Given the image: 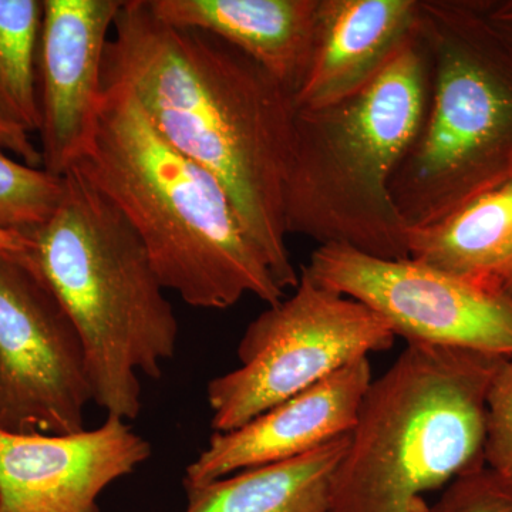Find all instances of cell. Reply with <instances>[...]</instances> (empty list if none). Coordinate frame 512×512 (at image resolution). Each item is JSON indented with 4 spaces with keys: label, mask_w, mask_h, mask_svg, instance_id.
Wrapping results in <instances>:
<instances>
[{
    "label": "cell",
    "mask_w": 512,
    "mask_h": 512,
    "mask_svg": "<svg viewBox=\"0 0 512 512\" xmlns=\"http://www.w3.org/2000/svg\"><path fill=\"white\" fill-rule=\"evenodd\" d=\"M113 30L103 87H127L158 134L224 185L275 281L295 289L285 224L295 96L220 37L158 19L148 0H124Z\"/></svg>",
    "instance_id": "cell-1"
},
{
    "label": "cell",
    "mask_w": 512,
    "mask_h": 512,
    "mask_svg": "<svg viewBox=\"0 0 512 512\" xmlns=\"http://www.w3.org/2000/svg\"><path fill=\"white\" fill-rule=\"evenodd\" d=\"M73 171L126 218L161 285L187 305L285 298L224 185L158 134L127 87L104 86L92 144Z\"/></svg>",
    "instance_id": "cell-2"
},
{
    "label": "cell",
    "mask_w": 512,
    "mask_h": 512,
    "mask_svg": "<svg viewBox=\"0 0 512 512\" xmlns=\"http://www.w3.org/2000/svg\"><path fill=\"white\" fill-rule=\"evenodd\" d=\"M429 49L414 33L372 82L345 99L296 111L285 188L288 235L409 258L390 185L419 134L430 93Z\"/></svg>",
    "instance_id": "cell-3"
},
{
    "label": "cell",
    "mask_w": 512,
    "mask_h": 512,
    "mask_svg": "<svg viewBox=\"0 0 512 512\" xmlns=\"http://www.w3.org/2000/svg\"><path fill=\"white\" fill-rule=\"evenodd\" d=\"M64 181L59 208L26 235L23 255L82 338L93 402L107 416L136 420L138 373L161 379L177 350V318L126 218L76 171Z\"/></svg>",
    "instance_id": "cell-4"
},
{
    "label": "cell",
    "mask_w": 512,
    "mask_h": 512,
    "mask_svg": "<svg viewBox=\"0 0 512 512\" xmlns=\"http://www.w3.org/2000/svg\"><path fill=\"white\" fill-rule=\"evenodd\" d=\"M507 359L407 343L367 389L329 512H429L424 494L484 467L488 393Z\"/></svg>",
    "instance_id": "cell-5"
},
{
    "label": "cell",
    "mask_w": 512,
    "mask_h": 512,
    "mask_svg": "<svg viewBox=\"0 0 512 512\" xmlns=\"http://www.w3.org/2000/svg\"><path fill=\"white\" fill-rule=\"evenodd\" d=\"M429 103L390 191L409 229L437 224L512 178V50L480 0H420Z\"/></svg>",
    "instance_id": "cell-6"
},
{
    "label": "cell",
    "mask_w": 512,
    "mask_h": 512,
    "mask_svg": "<svg viewBox=\"0 0 512 512\" xmlns=\"http://www.w3.org/2000/svg\"><path fill=\"white\" fill-rule=\"evenodd\" d=\"M293 291L249 323L239 367L208 383L215 431L237 430L370 353L392 349L396 335L377 313L303 268Z\"/></svg>",
    "instance_id": "cell-7"
},
{
    "label": "cell",
    "mask_w": 512,
    "mask_h": 512,
    "mask_svg": "<svg viewBox=\"0 0 512 512\" xmlns=\"http://www.w3.org/2000/svg\"><path fill=\"white\" fill-rule=\"evenodd\" d=\"M313 281L372 309L407 343L512 357V293L412 258L383 259L346 245H318Z\"/></svg>",
    "instance_id": "cell-8"
},
{
    "label": "cell",
    "mask_w": 512,
    "mask_h": 512,
    "mask_svg": "<svg viewBox=\"0 0 512 512\" xmlns=\"http://www.w3.org/2000/svg\"><path fill=\"white\" fill-rule=\"evenodd\" d=\"M90 402L86 353L72 319L23 252L0 251V430L79 433Z\"/></svg>",
    "instance_id": "cell-9"
},
{
    "label": "cell",
    "mask_w": 512,
    "mask_h": 512,
    "mask_svg": "<svg viewBox=\"0 0 512 512\" xmlns=\"http://www.w3.org/2000/svg\"><path fill=\"white\" fill-rule=\"evenodd\" d=\"M124 0H43L37 49L40 156L64 177L96 133L103 100V60Z\"/></svg>",
    "instance_id": "cell-10"
},
{
    "label": "cell",
    "mask_w": 512,
    "mask_h": 512,
    "mask_svg": "<svg viewBox=\"0 0 512 512\" xmlns=\"http://www.w3.org/2000/svg\"><path fill=\"white\" fill-rule=\"evenodd\" d=\"M151 457L128 421L52 436L0 430V512H101L100 495Z\"/></svg>",
    "instance_id": "cell-11"
},
{
    "label": "cell",
    "mask_w": 512,
    "mask_h": 512,
    "mask_svg": "<svg viewBox=\"0 0 512 512\" xmlns=\"http://www.w3.org/2000/svg\"><path fill=\"white\" fill-rule=\"evenodd\" d=\"M372 380L369 357H363L239 429L215 431L185 470L184 487L292 460L348 436Z\"/></svg>",
    "instance_id": "cell-12"
},
{
    "label": "cell",
    "mask_w": 512,
    "mask_h": 512,
    "mask_svg": "<svg viewBox=\"0 0 512 512\" xmlns=\"http://www.w3.org/2000/svg\"><path fill=\"white\" fill-rule=\"evenodd\" d=\"M420 0H319L296 109H319L365 87L417 32Z\"/></svg>",
    "instance_id": "cell-13"
},
{
    "label": "cell",
    "mask_w": 512,
    "mask_h": 512,
    "mask_svg": "<svg viewBox=\"0 0 512 512\" xmlns=\"http://www.w3.org/2000/svg\"><path fill=\"white\" fill-rule=\"evenodd\" d=\"M175 28L220 37L258 63L295 96L315 42L319 0H148Z\"/></svg>",
    "instance_id": "cell-14"
},
{
    "label": "cell",
    "mask_w": 512,
    "mask_h": 512,
    "mask_svg": "<svg viewBox=\"0 0 512 512\" xmlns=\"http://www.w3.org/2000/svg\"><path fill=\"white\" fill-rule=\"evenodd\" d=\"M407 248L423 264L503 289L512 272V178L437 224L409 229Z\"/></svg>",
    "instance_id": "cell-15"
},
{
    "label": "cell",
    "mask_w": 512,
    "mask_h": 512,
    "mask_svg": "<svg viewBox=\"0 0 512 512\" xmlns=\"http://www.w3.org/2000/svg\"><path fill=\"white\" fill-rule=\"evenodd\" d=\"M350 434L292 460L185 487V512H329L333 474Z\"/></svg>",
    "instance_id": "cell-16"
},
{
    "label": "cell",
    "mask_w": 512,
    "mask_h": 512,
    "mask_svg": "<svg viewBox=\"0 0 512 512\" xmlns=\"http://www.w3.org/2000/svg\"><path fill=\"white\" fill-rule=\"evenodd\" d=\"M43 0H0V119L37 133V49Z\"/></svg>",
    "instance_id": "cell-17"
},
{
    "label": "cell",
    "mask_w": 512,
    "mask_h": 512,
    "mask_svg": "<svg viewBox=\"0 0 512 512\" xmlns=\"http://www.w3.org/2000/svg\"><path fill=\"white\" fill-rule=\"evenodd\" d=\"M64 191V177L19 163L0 148V231L26 237L53 217Z\"/></svg>",
    "instance_id": "cell-18"
},
{
    "label": "cell",
    "mask_w": 512,
    "mask_h": 512,
    "mask_svg": "<svg viewBox=\"0 0 512 512\" xmlns=\"http://www.w3.org/2000/svg\"><path fill=\"white\" fill-rule=\"evenodd\" d=\"M429 512H512V483L487 466L448 484Z\"/></svg>",
    "instance_id": "cell-19"
},
{
    "label": "cell",
    "mask_w": 512,
    "mask_h": 512,
    "mask_svg": "<svg viewBox=\"0 0 512 512\" xmlns=\"http://www.w3.org/2000/svg\"><path fill=\"white\" fill-rule=\"evenodd\" d=\"M485 466L512 483V357L498 370L487 400Z\"/></svg>",
    "instance_id": "cell-20"
},
{
    "label": "cell",
    "mask_w": 512,
    "mask_h": 512,
    "mask_svg": "<svg viewBox=\"0 0 512 512\" xmlns=\"http://www.w3.org/2000/svg\"><path fill=\"white\" fill-rule=\"evenodd\" d=\"M0 148L18 156L30 167L42 168L39 147L30 140L29 133L0 119Z\"/></svg>",
    "instance_id": "cell-21"
},
{
    "label": "cell",
    "mask_w": 512,
    "mask_h": 512,
    "mask_svg": "<svg viewBox=\"0 0 512 512\" xmlns=\"http://www.w3.org/2000/svg\"><path fill=\"white\" fill-rule=\"evenodd\" d=\"M480 5L488 25L512 50V0H480Z\"/></svg>",
    "instance_id": "cell-22"
},
{
    "label": "cell",
    "mask_w": 512,
    "mask_h": 512,
    "mask_svg": "<svg viewBox=\"0 0 512 512\" xmlns=\"http://www.w3.org/2000/svg\"><path fill=\"white\" fill-rule=\"evenodd\" d=\"M29 239L16 232L0 231V251L22 254L29 249Z\"/></svg>",
    "instance_id": "cell-23"
},
{
    "label": "cell",
    "mask_w": 512,
    "mask_h": 512,
    "mask_svg": "<svg viewBox=\"0 0 512 512\" xmlns=\"http://www.w3.org/2000/svg\"><path fill=\"white\" fill-rule=\"evenodd\" d=\"M503 289L505 292L512 293V272L507 279H505Z\"/></svg>",
    "instance_id": "cell-24"
}]
</instances>
